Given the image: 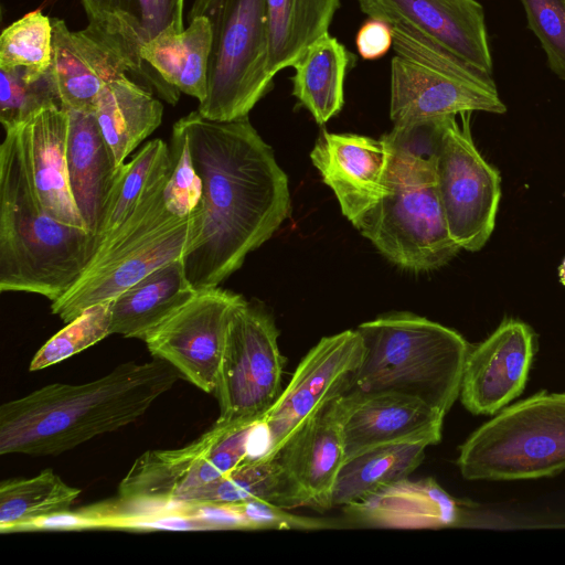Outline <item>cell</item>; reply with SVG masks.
Wrapping results in <instances>:
<instances>
[{
    "label": "cell",
    "mask_w": 565,
    "mask_h": 565,
    "mask_svg": "<svg viewBox=\"0 0 565 565\" xmlns=\"http://www.w3.org/2000/svg\"><path fill=\"white\" fill-rule=\"evenodd\" d=\"M211 46L210 21L196 15L184 30L171 25L142 43L140 55L166 83L201 103L207 96Z\"/></svg>",
    "instance_id": "484cf974"
},
{
    "label": "cell",
    "mask_w": 565,
    "mask_h": 565,
    "mask_svg": "<svg viewBox=\"0 0 565 565\" xmlns=\"http://www.w3.org/2000/svg\"><path fill=\"white\" fill-rule=\"evenodd\" d=\"M168 177L99 244L77 281L52 301L53 315L67 323L86 308L111 301L157 268L183 258L200 234L202 205L184 217L171 214L163 198Z\"/></svg>",
    "instance_id": "5b68a950"
},
{
    "label": "cell",
    "mask_w": 565,
    "mask_h": 565,
    "mask_svg": "<svg viewBox=\"0 0 565 565\" xmlns=\"http://www.w3.org/2000/svg\"><path fill=\"white\" fill-rule=\"evenodd\" d=\"M359 6L369 18L407 26L492 74L484 11L477 0H359Z\"/></svg>",
    "instance_id": "e0dca14e"
},
{
    "label": "cell",
    "mask_w": 565,
    "mask_h": 565,
    "mask_svg": "<svg viewBox=\"0 0 565 565\" xmlns=\"http://www.w3.org/2000/svg\"><path fill=\"white\" fill-rule=\"evenodd\" d=\"M390 185V194L355 228L404 269L444 266L461 248L450 236L436 183Z\"/></svg>",
    "instance_id": "4fadbf2b"
},
{
    "label": "cell",
    "mask_w": 565,
    "mask_h": 565,
    "mask_svg": "<svg viewBox=\"0 0 565 565\" xmlns=\"http://www.w3.org/2000/svg\"><path fill=\"white\" fill-rule=\"evenodd\" d=\"M67 113L70 188L86 228L96 235L118 168L111 160L94 111Z\"/></svg>",
    "instance_id": "603a6c76"
},
{
    "label": "cell",
    "mask_w": 565,
    "mask_h": 565,
    "mask_svg": "<svg viewBox=\"0 0 565 565\" xmlns=\"http://www.w3.org/2000/svg\"><path fill=\"white\" fill-rule=\"evenodd\" d=\"M184 0H119V11L136 26L142 43L168 26L184 30Z\"/></svg>",
    "instance_id": "f35d334b"
},
{
    "label": "cell",
    "mask_w": 565,
    "mask_h": 565,
    "mask_svg": "<svg viewBox=\"0 0 565 565\" xmlns=\"http://www.w3.org/2000/svg\"><path fill=\"white\" fill-rule=\"evenodd\" d=\"M447 117L396 124L381 137L388 152V184L435 182L436 162Z\"/></svg>",
    "instance_id": "d6a6232c"
},
{
    "label": "cell",
    "mask_w": 565,
    "mask_h": 565,
    "mask_svg": "<svg viewBox=\"0 0 565 565\" xmlns=\"http://www.w3.org/2000/svg\"><path fill=\"white\" fill-rule=\"evenodd\" d=\"M14 127L20 134L35 192L43 209L57 221L87 230L70 188L67 110L58 104H51Z\"/></svg>",
    "instance_id": "44dd1931"
},
{
    "label": "cell",
    "mask_w": 565,
    "mask_h": 565,
    "mask_svg": "<svg viewBox=\"0 0 565 565\" xmlns=\"http://www.w3.org/2000/svg\"><path fill=\"white\" fill-rule=\"evenodd\" d=\"M254 500L282 509L302 507L276 456L250 457L223 478L196 491L186 505L227 507Z\"/></svg>",
    "instance_id": "f546056e"
},
{
    "label": "cell",
    "mask_w": 565,
    "mask_h": 565,
    "mask_svg": "<svg viewBox=\"0 0 565 565\" xmlns=\"http://www.w3.org/2000/svg\"><path fill=\"white\" fill-rule=\"evenodd\" d=\"M51 104L58 102L47 73L36 79L24 67L0 68V121L4 130Z\"/></svg>",
    "instance_id": "d590c367"
},
{
    "label": "cell",
    "mask_w": 565,
    "mask_h": 565,
    "mask_svg": "<svg viewBox=\"0 0 565 565\" xmlns=\"http://www.w3.org/2000/svg\"><path fill=\"white\" fill-rule=\"evenodd\" d=\"M52 22L41 10L7 26L0 36V68L24 67L33 78L43 77L52 62Z\"/></svg>",
    "instance_id": "836d02e7"
},
{
    "label": "cell",
    "mask_w": 565,
    "mask_h": 565,
    "mask_svg": "<svg viewBox=\"0 0 565 565\" xmlns=\"http://www.w3.org/2000/svg\"><path fill=\"white\" fill-rule=\"evenodd\" d=\"M550 70L565 79V0H520Z\"/></svg>",
    "instance_id": "74e56055"
},
{
    "label": "cell",
    "mask_w": 565,
    "mask_h": 565,
    "mask_svg": "<svg viewBox=\"0 0 565 565\" xmlns=\"http://www.w3.org/2000/svg\"><path fill=\"white\" fill-rule=\"evenodd\" d=\"M558 277L561 284L565 287V257L563 258V262L558 267Z\"/></svg>",
    "instance_id": "b9f144b4"
},
{
    "label": "cell",
    "mask_w": 565,
    "mask_h": 565,
    "mask_svg": "<svg viewBox=\"0 0 565 565\" xmlns=\"http://www.w3.org/2000/svg\"><path fill=\"white\" fill-rule=\"evenodd\" d=\"M471 113L445 120L435 183L451 238L469 252L491 236L501 199L499 171L477 149L469 127Z\"/></svg>",
    "instance_id": "7c38bea8"
},
{
    "label": "cell",
    "mask_w": 565,
    "mask_h": 565,
    "mask_svg": "<svg viewBox=\"0 0 565 565\" xmlns=\"http://www.w3.org/2000/svg\"><path fill=\"white\" fill-rule=\"evenodd\" d=\"M356 50L364 60H376L385 55L393 45L392 28L388 23L371 19L359 29L355 38Z\"/></svg>",
    "instance_id": "ab89813d"
},
{
    "label": "cell",
    "mask_w": 565,
    "mask_h": 565,
    "mask_svg": "<svg viewBox=\"0 0 565 565\" xmlns=\"http://www.w3.org/2000/svg\"><path fill=\"white\" fill-rule=\"evenodd\" d=\"M0 146V290L55 301L82 276L98 248L92 232L43 209L17 127Z\"/></svg>",
    "instance_id": "3957f363"
},
{
    "label": "cell",
    "mask_w": 565,
    "mask_h": 565,
    "mask_svg": "<svg viewBox=\"0 0 565 565\" xmlns=\"http://www.w3.org/2000/svg\"><path fill=\"white\" fill-rule=\"evenodd\" d=\"M88 20L119 11V0H81Z\"/></svg>",
    "instance_id": "60d3db41"
},
{
    "label": "cell",
    "mask_w": 565,
    "mask_h": 565,
    "mask_svg": "<svg viewBox=\"0 0 565 565\" xmlns=\"http://www.w3.org/2000/svg\"><path fill=\"white\" fill-rule=\"evenodd\" d=\"M260 426L215 422L186 446L143 452L120 481L119 499L126 503L186 505L196 491L255 456L252 444Z\"/></svg>",
    "instance_id": "30bf717a"
},
{
    "label": "cell",
    "mask_w": 565,
    "mask_h": 565,
    "mask_svg": "<svg viewBox=\"0 0 565 565\" xmlns=\"http://www.w3.org/2000/svg\"><path fill=\"white\" fill-rule=\"evenodd\" d=\"M88 21L86 28L71 31L64 20L51 19L53 51L47 75L61 107L94 111L103 86L128 74L141 77L167 103H178L180 92L141 57L142 40L122 12Z\"/></svg>",
    "instance_id": "52a82bcc"
},
{
    "label": "cell",
    "mask_w": 565,
    "mask_h": 565,
    "mask_svg": "<svg viewBox=\"0 0 565 565\" xmlns=\"http://www.w3.org/2000/svg\"><path fill=\"white\" fill-rule=\"evenodd\" d=\"M94 114L116 168L162 122L163 105L129 75L103 86Z\"/></svg>",
    "instance_id": "d4e9b609"
},
{
    "label": "cell",
    "mask_w": 565,
    "mask_h": 565,
    "mask_svg": "<svg viewBox=\"0 0 565 565\" xmlns=\"http://www.w3.org/2000/svg\"><path fill=\"white\" fill-rule=\"evenodd\" d=\"M427 447L423 443L388 444L347 458L333 486L332 508H343L408 478L423 462Z\"/></svg>",
    "instance_id": "f1b7e54d"
},
{
    "label": "cell",
    "mask_w": 565,
    "mask_h": 565,
    "mask_svg": "<svg viewBox=\"0 0 565 565\" xmlns=\"http://www.w3.org/2000/svg\"><path fill=\"white\" fill-rule=\"evenodd\" d=\"M110 335V301L83 310L50 338L33 356L29 370L40 371L60 363Z\"/></svg>",
    "instance_id": "e575fe53"
},
{
    "label": "cell",
    "mask_w": 565,
    "mask_h": 565,
    "mask_svg": "<svg viewBox=\"0 0 565 565\" xmlns=\"http://www.w3.org/2000/svg\"><path fill=\"white\" fill-rule=\"evenodd\" d=\"M245 301L218 286L198 290L143 342L153 358L171 364L203 392L214 393L232 317Z\"/></svg>",
    "instance_id": "5bb4252c"
},
{
    "label": "cell",
    "mask_w": 565,
    "mask_h": 565,
    "mask_svg": "<svg viewBox=\"0 0 565 565\" xmlns=\"http://www.w3.org/2000/svg\"><path fill=\"white\" fill-rule=\"evenodd\" d=\"M391 28L395 55L390 117L394 125L472 111L505 113L492 74L407 26Z\"/></svg>",
    "instance_id": "8992f818"
},
{
    "label": "cell",
    "mask_w": 565,
    "mask_h": 565,
    "mask_svg": "<svg viewBox=\"0 0 565 565\" xmlns=\"http://www.w3.org/2000/svg\"><path fill=\"white\" fill-rule=\"evenodd\" d=\"M170 164V148L157 138L145 143L129 162L118 168L96 233L98 246L169 173Z\"/></svg>",
    "instance_id": "1f68e13d"
},
{
    "label": "cell",
    "mask_w": 565,
    "mask_h": 565,
    "mask_svg": "<svg viewBox=\"0 0 565 565\" xmlns=\"http://www.w3.org/2000/svg\"><path fill=\"white\" fill-rule=\"evenodd\" d=\"M340 0H266L268 66L271 75L294 66L328 33Z\"/></svg>",
    "instance_id": "83f0119b"
},
{
    "label": "cell",
    "mask_w": 565,
    "mask_h": 565,
    "mask_svg": "<svg viewBox=\"0 0 565 565\" xmlns=\"http://www.w3.org/2000/svg\"><path fill=\"white\" fill-rule=\"evenodd\" d=\"M347 393L311 415L276 454L302 507L332 508V490L345 460Z\"/></svg>",
    "instance_id": "d6986e66"
},
{
    "label": "cell",
    "mask_w": 565,
    "mask_h": 565,
    "mask_svg": "<svg viewBox=\"0 0 565 565\" xmlns=\"http://www.w3.org/2000/svg\"><path fill=\"white\" fill-rule=\"evenodd\" d=\"M468 480H522L565 470V393H540L504 407L460 446Z\"/></svg>",
    "instance_id": "ba28073f"
},
{
    "label": "cell",
    "mask_w": 565,
    "mask_h": 565,
    "mask_svg": "<svg viewBox=\"0 0 565 565\" xmlns=\"http://www.w3.org/2000/svg\"><path fill=\"white\" fill-rule=\"evenodd\" d=\"M359 525L385 529H437L459 522L460 509L433 478H405L343 507Z\"/></svg>",
    "instance_id": "7402d4cb"
},
{
    "label": "cell",
    "mask_w": 565,
    "mask_h": 565,
    "mask_svg": "<svg viewBox=\"0 0 565 565\" xmlns=\"http://www.w3.org/2000/svg\"><path fill=\"white\" fill-rule=\"evenodd\" d=\"M270 315L247 300L231 320L217 375L216 422L262 423L281 394L286 359Z\"/></svg>",
    "instance_id": "8fae6325"
},
{
    "label": "cell",
    "mask_w": 565,
    "mask_h": 565,
    "mask_svg": "<svg viewBox=\"0 0 565 565\" xmlns=\"http://www.w3.org/2000/svg\"><path fill=\"white\" fill-rule=\"evenodd\" d=\"M169 148L171 164L163 191L164 204L171 214L184 217L200 207L203 192L185 134L175 122Z\"/></svg>",
    "instance_id": "8d00e7d4"
},
{
    "label": "cell",
    "mask_w": 565,
    "mask_h": 565,
    "mask_svg": "<svg viewBox=\"0 0 565 565\" xmlns=\"http://www.w3.org/2000/svg\"><path fill=\"white\" fill-rule=\"evenodd\" d=\"M207 18L212 46L207 96L199 113L211 120L248 116L270 89L266 0H194L188 18Z\"/></svg>",
    "instance_id": "9c48e42d"
},
{
    "label": "cell",
    "mask_w": 565,
    "mask_h": 565,
    "mask_svg": "<svg viewBox=\"0 0 565 565\" xmlns=\"http://www.w3.org/2000/svg\"><path fill=\"white\" fill-rule=\"evenodd\" d=\"M364 354L358 330L322 338L302 358L287 387L262 422V456L273 458L287 439L320 407L348 393Z\"/></svg>",
    "instance_id": "9a60e30c"
},
{
    "label": "cell",
    "mask_w": 565,
    "mask_h": 565,
    "mask_svg": "<svg viewBox=\"0 0 565 565\" xmlns=\"http://www.w3.org/2000/svg\"><path fill=\"white\" fill-rule=\"evenodd\" d=\"M202 181L200 234L182 258L196 290L217 287L290 214L288 178L248 116L216 121L193 110L175 121Z\"/></svg>",
    "instance_id": "6da1fadb"
},
{
    "label": "cell",
    "mask_w": 565,
    "mask_h": 565,
    "mask_svg": "<svg viewBox=\"0 0 565 565\" xmlns=\"http://www.w3.org/2000/svg\"><path fill=\"white\" fill-rule=\"evenodd\" d=\"M81 490L67 484L51 468L31 478L0 483V531H31L51 516L70 512Z\"/></svg>",
    "instance_id": "4dcf8cb0"
},
{
    "label": "cell",
    "mask_w": 565,
    "mask_h": 565,
    "mask_svg": "<svg viewBox=\"0 0 565 565\" xmlns=\"http://www.w3.org/2000/svg\"><path fill=\"white\" fill-rule=\"evenodd\" d=\"M343 420L345 459L366 449L398 443L436 445L446 415L394 392L347 393Z\"/></svg>",
    "instance_id": "ffe728a7"
},
{
    "label": "cell",
    "mask_w": 565,
    "mask_h": 565,
    "mask_svg": "<svg viewBox=\"0 0 565 565\" xmlns=\"http://www.w3.org/2000/svg\"><path fill=\"white\" fill-rule=\"evenodd\" d=\"M181 374L168 362H127L83 384L55 383L0 406V454L58 455L139 419Z\"/></svg>",
    "instance_id": "7a4b0ae2"
},
{
    "label": "cell",
    "mask_w": 565,
    "mask_h": 565,
    "mask_svg": "<svg viewBox=\"0 0 565 565\" xmlns=\"http://www.w3.org/2000/svg\"><path fill=\"white\" fill-rule=\"evenodd\" d=\"M196 291L186 278L182 259L157 268L110 301V335L143 341Z\"/></svg>",
    "instance_id": "cb8c5ba5"
},
{
    "label": "cell",
    "mask_w": 565,
    "mask_h": 565,
    "mask_svg": "<svg viewBox=\"0 0 565 565\" xmlns=\"http://www.w3.org/2000/svg\"><path fill=\"white\" fill-rule=\"evenodd\" d=\"M310 157L354 227L391 192L388 152L381 138L322 131Z\"/></svg>",
    "instance_id": "ac0fdd59"
},
{
    "label": "cell",
    "mask_w": 565,
    "mask_h": 565,
    "mask_svg": "<svg viewBox=\"0 0 565 565\" xmlns=\"http://www.w3.org/2000/svg\"><path fill=\"white\" fill-rule=\"evenodd\" d=\"M356 330L364 354L351 390L407 395L447 415L471 348L460 333L411 312L384 315Z\"/></svg>",
    "instance_id": "277c9868"
},
{
    "label": "cell",
    "mask_w": 565,
    "mask_h": 565,
    "mask_svg": "<svg viewBox=\"0 0 565 565\" xmlns=\"http://www.w3.org/2000/svg\"><path fill=\"white\" fill-rule=\"evenodd\" d=\"M350 63L351 54L344 45L327 33L312 43L292 66V95L319 125L341 111Z\"/></svg>",
    "instance_id": "4316f807"
},
{
    "label": "cell",
    "mask_w": 565,
    "mask_h": 565,
    "mask_svg": "<svg viewBox=\"0 0 565 565\" xmlns=\"http://www.w3.org/2000/svg\"><path fill=\"white\" fill-rule=\"evenodd\" d=\"M535 334L524 322L508 319L466 359L460 401L475 415H493L524 390L534 353Z\"/></svg>",
    "instance_id": "2e32d148"
}]
</instances>
